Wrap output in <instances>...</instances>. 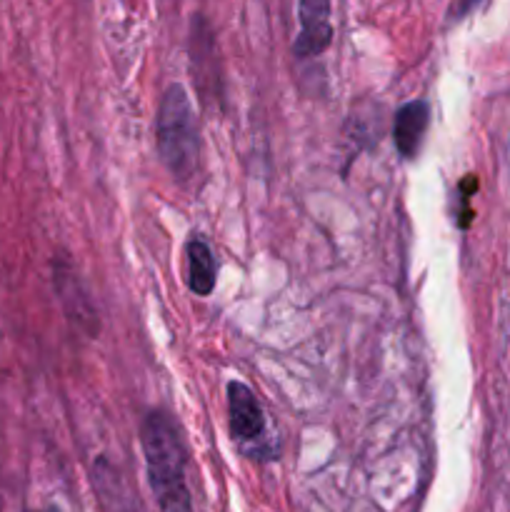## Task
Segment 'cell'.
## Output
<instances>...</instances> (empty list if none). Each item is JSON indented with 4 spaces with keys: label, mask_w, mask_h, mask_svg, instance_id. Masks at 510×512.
I'll list each match as a JSON object with an SVG mask.
<instances>
[{
    "label": "cell",
    "mask_w": 510,
    "mask_h": 512,
    "mask_svg": "<svg viewBox=\"0 0 510 512\" xmlns=\"http://www.w3.org/2000/svg\"><path fill=\"white\" fill-rule=\"evenodd\" d=\"M148 483L160 512H195L193 493L188 485V448L178 420L163 408L145 413L140 423Z\"/></svg>",
    "instance_id": "1"
},
{
    "label": "cell",
    "mask_w": 510,
    "mask_h": 512,
    "mask_svg": "<svg viewBox=\"0 0 510 512\" xmlns=\"http://www.w3.org/2000/svg\"><path fill=\"white\" fill-rule=\"evenodd\" d=\"M155 148L175 183L188 185L200 168V130L188 90L173 83L160 95L155 113Z\"/></svg>",
    "instance_id": "2"
},
{
    "label": "cell",
    "mask_w": 510,
    "mask_h": 512,
    "mask_svg": "<svg viewBox=\"0 0 510 512\" xmlns=\"http://www.w3.org/2000/svg\"><path fill=\"white\" fill-rule=\"evenodd\" d=\"M228 428L230 438L245 458L260 460V463L278 458V443L268 428L263 405L258 395L240 380L228 383Z\"/></svg>",
    "instance_id": "3"
},
{
    "label": "cell",
    "mask_w": 510,
    "mask_h": 512,
    "mask_svg": "<svg viewBox=\"0 0 510 512\" xmlns=\"http://www.w3.org/2000/svg\"><path fill=\"white\" fill-rule=\"evenodd\" d=\"M333 0H298V38L293 53L298 60L320 58L333 43Z\"/></svg>",
    "instance_id": "4"
},
{
    "label": "cell",
    "mask_w": 510,
    "mask_h": 512,
    "mask_svg": "<svg viewBox=\"0 0 510 512\" xmlns=\"http://www.w3.org/2000/svg\"><path fill=\"white\" fill-rule=\"evenodd\" d=\"M53 268H55V290L60 295V303H63V310L68 313V318L78 325L80 330L88 333V338H98V310H95L93 298H90L88 290L83 288L80 283L78 273L73 270V265L68 260L58 258L53 260Z\"/></svg>",
    "instance_id": "5"
},
{
    "label": "cell",
    "mask_w": 510,
    "mask_h": 512,
    "mask_svg": "<svg viewBox=\"0 0 510 512\" xmlns=\"http://www.w3.org/2000/svg\"><path fill=\"white\" fill-rule=\"evenodd\" d=\"M218 50H215V35L208 20L203 15H195L190 23V68H193V80L203 98L218 93Z\"/></svg>",
    "instance_id": "6"
},
{
    "label": "cell",
    "mask_w": 510,
    "mask_h": 512,
    "mask_svg": "<svg viewBox=\"0 0 510 512\" xmlns=\"http://www.w3.org/2000/svg\"><path fill=\"white\" fill-rule=\"evenodd\" d=\"M430 125V105L425 100H410L403 108L395 110L393 118V143L405 160L418 158L423 148L425 133Z\"/></svg>",
    "instance_id": "7"
},
{
    "label": "cell",
    "mask_w": 510,
    "mask_h": 512,
    "mask_svg": "<svg viewBox=\"0 0 510 512\" xmlns=\"http://www.w3.org/2000/svg\"><path fill=\"white\" fill-rule=\"evenodd\" d=\"M185 268H188V288L198 298H208L215 290V280H218V263L200 235H190L188 245H185Z\"/></svg>",
    "instance_id": "8"
},
{
    "label": "cell",
    "mask_w": 510,
    "mask_h": 512,
    "mask_svg": "<svg viewBox=\"0 0 510 512\" xmlns=\"http://www.w3.org/2000/svg\"><path fill=\"white\" fill-rule=\"evenodd\" d=\"M480 3H483V0H453V5H450L448 18L450 20H463L465 15L473 13V10L478 8Z\"/></svg>",
    "instance_id": "9"
},
{
    "label": "cell",
    "mask_w": 510,
    "mask_h": 512,
    "mask_svg": "<svg viewBox=\"0 0 510 512\" xmlns=\"http://www.w3.org/2000/svg\"><path fill=\"white\" fill-rule=\"evenodd\" d=\"M45 512H58V510H55V508H50V510H45Z\"/></svg>",
    "instance_id": "10"
}]
</instances>
